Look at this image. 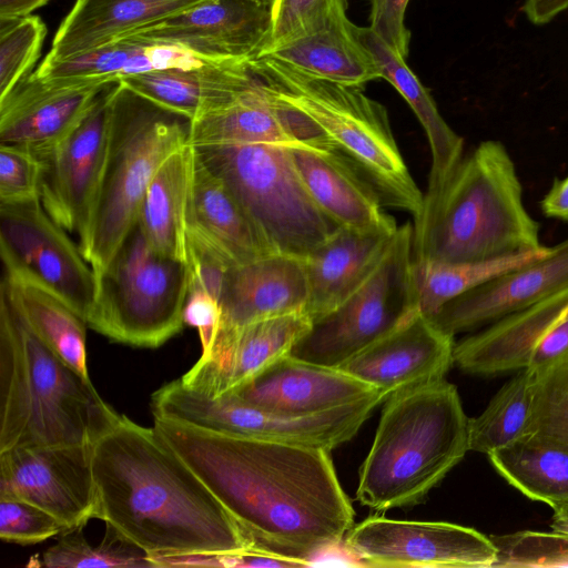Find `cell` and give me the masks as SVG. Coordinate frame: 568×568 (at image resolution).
Segmentation results:
<instances>
[{
	"label": "cell",
	"mask_w": 568,
	"mask_h": 568,
	"mask_svg": "<svg viewBox=\"0 0 568 568\" xmlns=\"http://www.w3.org/2000/svg\"><path fill=\"white\" fill-rule=\"evenodd\" d=\"M154 427L254 546L305 560L354 526L352 503L325 449L161 418Z\"/></svg>",
	"instance_id": "6da1fadb"
},
{
	"label": "cell",
	"mask_w": 568,
	"mask_h": 568,
	"mask_svg": "<svg viewBox=\"0 0 568 568\" xmlns=\"http://www.w3.org/2000/svg\"><path fill=\"white\" fill-rule=\"evenodd\" d=\"M94 518L151 557L223 554L252 542L158 429L122 415L92 446Z\"/></svg>",
	"instance_id": "7a4b0ae2"
},
{
	"label": "cell",
	"mask_w": 568,
	"mask_h": 568,
	"mask_svg": "<svg viewBox=\"0 0 568 568\" xmlns=\"http://www.w3.org/2000/svg\"><path fill=\"white\" fill-rule=\"evenodd\" d=\"M541 247L515 163L496 140L462 159L413 224L414 261L479 263Z\"/></svg>",
	"instance_id": "3957f363"
},
{
	"label": "cell",
	"mask_w": 568,
	"mask_h": 568,
	"mask_svg": "<svg viewBox=\"0 0 568 568\" xmlns=\"http://www.w3.org/2000/svg\"><path fill=\"white\" fill-rule=\"evenodd\" d=\"M87 377L50 349L0 287V452L94 445L121 419Z\"/></svg>",
	"instance_id": "277c9868"
},
{
	"label": "cell",
	"mask_w": 568,
	"mask_h": 568,
	"mask_svg": "<svg viewBox=\"0 0 568 568\" xmlns=\"http://www.w3.org/2000/svg\"><path fill=\"white\" fill-rule=\"evenodd\" d=\"M468 426L445 378L389 396L359 470L357 500L377 511L423 501L469 452Z\"/></svg>",
	"instance_id": "5b68a950"
},
{
	"label": "cell",
	"mask_w": 568,
	"mask_h": 568,
	"mask_svg": "<svg viewBox=\"0 0 568 568\" xmlns=\"http://www.w3.org/2000/svg\"><path fill=\"white\" fill-rule=\"evenodd\" d=\"M253 62L268 91L315 123L373 185L384 206L419 217L424 193L398 150L383 104L363 87L316 78L267 55H255Z\"/></svg>",
	"instance_id": "8992f818"
},
{
	"label": "cell",
	"mask_w": 568,
	"mask_h": 568,
	"mask_svg": "<svg viewBox=\"0 0 568 568\" xmlns=\"http://www.w3.org/2000/svg\"><path fill=\"white\" fill-rule=\"evenodd\" d=\"M190 123L119 81L111 101L101 176L79 235L81 253L95 275L136 225L144 194L159 168L187 144Z\"/></svg>",
	"instance_id": "52a82bcc"
},
{
	"label": "cell",
	"mask_w": 568,
	"mask_h": 568,
	"mask_svg": "<svg viewBox=\"0 0 568 568\" xmlns=\"http://www.w3.org/2000/svg\"><path fill=\"white\" fill-rule=\"evenodd\" d=\"M95 277L87 324L100 334L132 346L159 347L183 328L186 263L153 250L138 223Z\"/></svg>",
	"instance_id": "ba28073f"
},
{
	"label": "cell",
	"mask_w": 568,
	"mask_h": 568,
	"mask_svg": "<svg viewBox=\"0 0 568 568\" xmlns=\"http://www.w3.org/2000/svg\"><path fill=\"white\" fill-rule=\"evenodd\" d=\"M194 150L230 186L274 253L304 260L338 227L306 190L292 149L236 144Z\"/></svg>",
	"instance_id": "9c48e42d"
},
{
	"label": "cell",
	"mask_w": 568,
	"mask_h": 568,
	"mask_svg": "<svg viewBox=\"0 0 568 568\" xmlns=\"http://www.w3.org/2000/svg\"><path fill=\"white\" fill-rule=\"evenodd\" d=\"M413 224L398 226L367 280L329 313L312 321L290 355L337 368L418 310L413 275Z\"/></svg>",
	"instance_id": "30bf717a"
},
{
	"label": "cell",
	"mask_w": 568,
	"mask_h": 568,
	"mask_svg": "<svg viewBox=\"0 0 568 568\" xmlns=\"http://www.w3.org/2000/svg\"><path fill=\"white\" fill-rule=\"evenodd\" d=\"M386 397L378 393L358 402L306 415L275 413L242 402L231 393L207 396L181 378L151 395L154 418L234 436L252 437L327 452L352 439Z\"/></svg>",
	"instance_id": "8fae6325"
},
{
	"label": "cell",
	"mask_w": 568,
	"mask_h": 568,
	"mask_svg": "<svg viewBox=\"0 0 568 568\" xmlns=\"http://www.w3.org/2000/svg\"><path fill=\"white\" fill-rule=\"evenodd\" d=\"M67 233L40 200L0 203V254L6 275L49 292L87 322L97 277Z\"/></svg>",
	"instance_id": "7c38bea8"
},
{
	"label": "cell",
	"mask_w": 568,
	"mask_h": 568,
	"mask_svg": "<svg viewBox=\"0 0 568 568\" xmlns=\"http://www.w3.org/2000/svg\"><path fill=\"white\" fill-rule=\"evenodd\" d=\"M366 567L494 568L490 536L444 521L368 517L345 536Z\"/></svg>",
	"instance_id": "4fadbf2b"
},
{
	"label": "cell",
	"mask_w": 568,
	"mask_h": 568,
	"mask_svg": "<svg viewBox=\"0 0 568 568\" xmlns=\"http://www.w3.org/2000/svg\"><path fill=\"white\" fill-rule=\"evenodd\" d=\"M93 445L20 446L0 452V498L23 500L69 530L94 518Z\"/></svg>",
	"instance_id": "5bb4252c"
},
{
	"label": "cell",
	"mask_w": 568,
	"mask_h": 568,
	"mask_svg": "<svg viewBox=\"0 0 568 568\" xmlns=\"http://www.w3.org/2000/svg\"><path fill=\"white\" fill-rule=\"evenodd\" d=\"M187 144L333 148L315 123L268 91L253 58L250 74L216 106L191 121Z\"/></svg>",
	"instance_id": "9a60e30c"
},
{
	"label": "cell",
	"mask_w": 568,
	"mask_h": 568,
	"mask_svg": "<svg viewBox=\"0 0 568 568\" xmlns=\"http://www.w3.org/2000/svg\"><path fill=\"white\" fill-rule=\"evenodd\" d=\"M118 83H106L78 125L41 159V204L68 233L80 235L87 224L104 163Z\"/></svg>",
	"instance_id": "2e32d148"
},
{
	"label": "cell",
	"mask_w": 568,
	"mask_h": 568,
	"mask_svg": "<svg viewBox=\"0 0 568 568\" xmlns=\"http://www.w3.org/2000/svg\"><path fill=\"white\" fill-rule=\"evenodd\" d=\"M454 336L419 310L390 333L337 367L386 399L402 390L444 379L454 364Z\"/></svg>",
	"instance_id": "e0dca14e"
},
{
	"label": "cell",
	"mask_w": 568,
	"mask_h": 568,
	"mask_svg": "<svg viewBox=\"0 0 568 568\" xmlns=\"http://www.w3.org/2000/svg\"><path fill=\"white\" fill-rule=\"evenodd\" d=\"M270 27V3L264 0H207L118 39L181 45L211 58H245L261 52Z\"/></svg>",
	"instance_id": "ac0fdd59"
},
{
	"label": "cell",
	"mask_w": 568,
	"mask_h": 568,
	"mask_svg": "<svg viewBox=\"0 0 568 568\" xmlns=\"http://www.w3.org/2000/svg\"><path fill=\"white\" fill-rule=\"evenodd\" d=\"M311 325L307 314L294 313L220 327L209 352L180 378L207 396L229 393L288 354Z\"/></svg>",
	"instance_id": "d6986e66"
},
{
	"label": "cell",
	"mask_w": 568,
	"mask_h": 568,
	"mask_svg": "<svg viewBox=\"0 0 568 568\" xmlns=\"http://www.w3.org/2000/svg\"><path fill=\"white\" fill-rule=\"evenodd\" d=\"M568 287V239L529 263L494 276L444 305L430 318L456 334L487 326Z\"/></svg>",
	"instance_id": "ffe728a7"
},
{
	"label": "cell",
	"mask_w": 568,
	"mask_h": 568,
	"mask_svg": "<svg viewBox=\"0 0 568 568\" xmlns=\"http://www.w3.org/2000/svg\"><path fill=\"white\" fill-rule=\"evenodd\" d=\"M106 83H52L29 74L0 100V143L45 158L78 125Z\"/></svg>",
	"instance_id": "44dd1931"
},
{
	"label": "cell",
	"mask_w": 568,
	"mask_h": 568,
	"mask_svg": "<svg viewBox=\"0 0 568 568\" xmlns=\"http://www.w3.org/2000/svg\"><path fill=\"white\" fill-rule=\"evenodd\" d=\"M347 0H328L301 31L262 51L316 78L363 87L382 79L378 64L346 14Z\"/></svg>",
	"instance_id": "7402d4cb"
},
{
	"label": "cell",
	"mask_w": 568,
	"mask_h": 568,
	"mask_svg": "<svg viewBox=\"0 0 568 568\" xmlns=\"http://www.w3.org/2000/svg\"><path fill=\"white\" fill-rule=\"evenodd\" d=\"M229 393L265 410L306 415L345 406L379 392L339 368L286 354Z\"/></svg>",
	"instance_id": "603a6c76"
},
{
	"label": "cell",
	"mask_w": 568,
	"mask_h": 568,
	"mask_svg": "<svg viewBox=\"0 0 568 568\" xmlns=\"http://www.w3.org/2000/svg\"><path fill=\"white\" fill-rule=\"evenodd\" d=\"M292 154L310 195L337 226L379 234L397 231L376 190L336 149H292Z\"/></svg>",
	"instance_id": "cb8c5ba5"
},
{
	"label": "cell",
	"mask_w": 568,
	"mask_h": 568,
	"mask_svg": "<svg viewBox=\"0 0 568 568\" xmlns=\"http://www.w3.org/2000/svg\"><path fill=\"white\" fill-rule=\"evenodd\" d=\"M220 327H239L294 313L307 314L308 283L304 260L272 253L234 264L219 300Z\"/></svg>",
	"instance_id": "d4e9b609"
},
{
	"label": "cell",
	"mask_w": 568,
	"mask_h": 568,
	"mask_svg": "<svg viewBox=\"0 0 568 568\" xmlns=\"http://www.w3.org/2000/svg\"><path fill=\"white\" fill-rule=\"evenodd\" d=\"M566 320L568 287L455 343L454 364L481 376L520 371L527 367L537 344Z\"/></svg>",
	"instance_id": "484cf974"
},
{
	"label": "cell",
	"mask_w": 568,
	"mask_h": 568,
	"mask_svg": "<svg viewBox=\"0 0 568 568\" xmlns=\"http://www.w3.org/2000/svg\"><path fill=\"white\" fill-rule=\"evenodd\" d=\"M207 0H77L42 61L81 55L148 24L180 14Z\"/></svg>",
	"instance_id": "4316f807"
},
{
	"label": "cell",
	"mask_w": 568,
	"mask_h": 568,
	"mask_svg": "<svg viewBox=\"0 0 568 568\" xmlns=\"http://www.w3.org/2000/svg\"><path fill=\"white\" fill-rule=\"evenodd\" d=\"M394 234L338 226L304 258L308 283L306 313L312 321L336 308L367 280Z\"/></svg>",
	"instance_id": "83f0119b"
},
{
	"label": "cell",
	"mask_w": 568,
	"mask_h": 568,
	"mask_svg": "<svg viewBox=\"0 0 568 568\" xmlns=\"http://www.w3.org/2000/svg\"><path fill=\"white\" fill-rule=\"evenodd\" d=\"M225 58L202 55L181 45L122 38L31 73L54 83H106L121 77L163 69H201Z\"/></svg>",
	"instance_id": "f1b7e54d"
},
{
	"label": "cell",
	"mask_w": 568,
	"mask_h": 568,
	"mask_svg": "<svg viewBox=\"0 0 568 568\" xmlns=\"http://www.w3.org/2000/svg\"><path fill=\"white\" fill-rule=\"evenodd\" d=\"M187 227L202 234L235 264L274 253L230 186L201 161L195 150Z\"/></svg>",
	"instance_id": "f546056e"
},
{
	"label": "cell",
	"mask_w": 568,
	"mask_h": 568,
	"mask_svg": "<svg viewBox=\"0 0 568 568\" xmlns=\"http://www.w3.org/2000/svg\"><path fill=\"white\" fill-rule=\"evenodd\" d=\"M359 37L387 80L406 100L425 130L432 166L424 199L435 195L462 161L464 140L440 115L434 99L407 67L405 59L390 49L369 27H358Z\"/></svg>",
	"instance_id": "4dcf8cb0"
},
{
	"label": "cell",
	"mask_w": 568,
	"mask_h": 568,
	"mask_svg": "<svg viewBox=\"0 0 568 568\" xmlns=\"http://www.w3.org/2000/svg\"><path fill=\"white\" fill-rule=\"evenodd\" d=\"M193 162L194 149L185 144L162 163L146 189L138 220L153 250L182 262L186 260Z\"/></svg>",
	"instance_id": "1f68e13d"
},
{
	"label": "cell",
	"mask_w": 568,
	"mask_h": 568,
	"mask_svg": "<svg viewBox=\"0 0 568 568\" xmlns=\"http://www.w3.org/2000/svg\"><path fill=\"white\" fill-rule=\"evenodd\" d=\"M495 470L527 498L568 518V450L531 438L488 455Z\"/></svg>",
	"instance_id": "d6a6232c"
},
{
	"label": "cell",
	"mask_w": 568,
	"mask_h": 568,
	"mask_svg": "<svg viewBox=\"0 0 568 568\" xmlns=\"http://www.w3.org/2000/svg\"><path fill=\"white\" fill-rule=\"evenodd\" d=\"M1 286L37 336L71 367L89 377L87 322L58 297L33 284L4 275Z\"/></svg>",
	"instance_id": "836d02e7"
},
{
	"label": "cell",
	"mask_w": 568,
	"mask_h": 568,
	"mask_svg": "<svg viewBox=\"0 0 568 568\" xmlns=\"http://www.w3.org/2000/svg\"><path fill=\"white\" fill-rule=\"evenodd\" d=\"M540 379L527 368L494 395L486 408L469 418V450L490 455L529 438Z\"/></svg>",
	"instance_id": "e575fe53"
},
{
	"label": "cell",
	"mask_w": 568,
	"mask_h": 568,
	"mask_svg": "<svg viewBox=\"0 0 568 568\" xmlns=\"http://www.w3.org/2000/svg\"><path fill=\"white\" fill-rule=\"evenodd\" d=\"M537 251L479 263H437L414 261L413 275L418 310L428 317L462 294L479 286L496 275L537 260L549 252Z\"/></svg>",
	"instance_id": "d590c367"
},
{
	"label": "cell",
	"mask_w": 568,
	"mask_h": 568,
	"mask_svg": "<svg viewBox=\"0 0 568 568\" xmlns=\"http://www.w3.org/2000/svg\"><path fill=\"white\" fill-rule=\"evenodd\" d=\"M49 568H156L145 551L118 535L110 526L104 539L93 546L85 540L81 528L60 535L34 566Z\"/></svg>",
	"instance_id": "8d00e7d4"
},
{
	"label": "cell",
	"mask_w": 568,
	"mask_h": 568,
	"mask_svg": "<svg viewBox=\"0 0 568 568\" xmlns=\"http://www.w3.org/2000/svg\"><path fill=\"white\" fill-rule=\"evenodd\" d=\"M119 81L154 104L192 121L200 109V69H163L124 75Z\"/></svg>",
	"instance_id": "74e56055"
},
{
	"label": "cell",
	"mask_w": 568,
	"mask_h": 568,
	"mask_svg": "<svg viewBox=\"0 0 568 568\" xmlns=\"http://www.w3.org/2000/svg\"><path fill=\"white\" fill-rule=\"evenodd\" d=\"M47 28L37 16L0 22V100L29 75Z\"/></svg>",
	"instance_id": "f35d334b"
},
{
	"label": "cell",
	"mask_w": 568,
	"mask_h": 568,
	"mask_svg": "<svg viewBox=\"0 0 568 568\" xmlns=\"http://www.w3.org/2000/svg\"><path fill=\"white\" fill-rule=\"evenodd\" d=\"M490 538L497 548L494 568L568 567L566 530H523Z\"/></svg>",
	"instance_id": "ab89813d"
},
{
	"label": "cell",
	"mask_w": 568,
	"mask_h": 568,
	"mask_svg": "<svg viewBox=\"0 0 568 568\" xmlns=\"http://www.w3.org/2000/svg\"><path fill=\"white\" fill-rule=\"evenodd\" d=\"M529 438L568 450V363L540 378Z\"/></svg>",
	"instance_id": "60d3db41"
},
{
	"label": "cell",
	"mask_w": 568,
	"mask_h": 568,
	"mask_svg": "<svg viewBox=\"0 0 568 568\" xmlns=\"http://www.w3.org/2000/svg\"><path fill=\"white\" fill-rule=\"evenodd\" d=\"M42 160L27 148L0 143V203L40 200Z\"/></svg>",
	"instance_id": "b9f144b4"
},
{
	"label": "cell",
	"mask_w": 568,
	"mask_h": 568,
	"mask_svg": "<svg viewBox=\"0 0 568 568\" xmlns=\"http://www.w3.org/2000/svg\"><path fill=\"white\" fill-rule=\"evenodd\" d=\"M68 530L53 515L36 505L0 498V538L3 541L34 545Z\"/></svg>",
	"instance_id": "7bdbcfd3"
},
{
	"label": "cell",
	"mask_w": 568,
	"mask_h": 568,
	"mask_svg": "<svg viewBox=\"0 0 568 568\" xmlns=\"http://www.w3.org/2000/svg\"><path fill=\"white\" fill-rule=\"evenodd\" d=\"M327 2L328 0H272L270 33L261 52L301 31Z\"/></svg>",
	"instance_id": "ee69618b"
},
{
	"label": "cell",
	"mask_w": 568,
	"mask_h": 568,
	"mask_svg": "<svg viewBox=\"0 0 568 568\" xmlns=\"http://www.w3.org/2000/svg\"><path fill=\"white\" fill-rule=\"evenodd\" d=\"M409 0H371L369 28L404 59L409 52L410 32L405 26Z\"/></svg>",
	"instance_id": "f6af8a7d"
},
{
	"label": "cell",
	"mask_w": 568,
	"mask_h": 568,
	"mask_svg": "<svg viewBox=\"0 0 568 568\" xmlns=\"http://www.w3.org/2000/svg\"><path fill=\"white\" fill-rule=\"evenodd\" d=\"M221 307L211 294L201 291H189L183 311L184 324L197 328L202 354L211 348L221 325Z\"/></svg>",
	"instance_id": "bcb514c9"
},
{
	"label": "cell",
	"mask_w": 568,
	"mask_h": 568,
	"mask_svg": "<svg viewBox=\"0 0 568 568\" xmlns=\"http://www.w3.org/2000/svg\"><path fill=\"white\" fill-rule=\"evenodd\" d=\"M568 363V320L552 328L534 348L527 369L539 379Z\"/></svg>",
	"instance_id": "7dc6e473"
},
{
	"label": "cell",
	"mask_w": 568,
	"mask_h": 568,
	"mask_svg": "<svg viewBox=\"0 0 568 568\" xmlns=\"http://www.w3.org/2000/svg\"><path fill=\"white\" fill-rule=\"evenodd\" d=\"M308 567L346 566L366 567L364 560L355 554L344 540L327 544L305 558Z\"/></svg>",
	"instance_id": "c3c4849f"
},
{
	"label": "cell",
	"mask_w": 568,
	"mask_h": 568,
	"mask_svg": "<svg viewBox=\"0 0 568 568\" xmlns=\"http://www.w3.org/2000/svg\"><path fill=\"white\" fill-rule=\"evenodd\" d=\"M540 209L548 217L568 222V175L554 180L551 187L540 202Z\"/></svg>",
	"instance_id": "681fc988"
},
{
	"label": "cell",
	"mask_w": 568,
	"mask_h": 568,
	"mask_svg": "<svg viewBox=\"0 0 568 568\" xmlns=\"http://www.w3.org/2000/svg\"><path fill=\"white\" fill-rule=\"evenodd\" d=\"M568 8V0H526L523 11L535 24H544Z\"/></svg>",
	"instance_id": "f907efd6"
},
{
	"label": "cell",
	"mask_w": 568,
	"mask_h": 568,
	"mask_svg": "<svg viewBox=\"0 0 568 568\" xmlns=\"http://www.w3.org/2000/svg\"><path fill=\"white\" fill-rule=\"evenodd\" d=\"M50 0H0V22L21 19Z\"/></svg>",
	"instance_id": "816d5d0a"
},
{
	"label": "cell",
	"mask_w": 568,
	"mask_h": 568,
	"mask_svg": "<svg viewBox=\"0 0 568 568\" xmlns=\"http://www.w3.org/2000/svg\"><path fill=\"white\" fill-rule=\"evenodd\" d=\"M264 1H266V2H268V3L271 4V1H272V0H264Z\"/></svg>",
	"instance_id": "f5cc1de1"
}]
</instances>
